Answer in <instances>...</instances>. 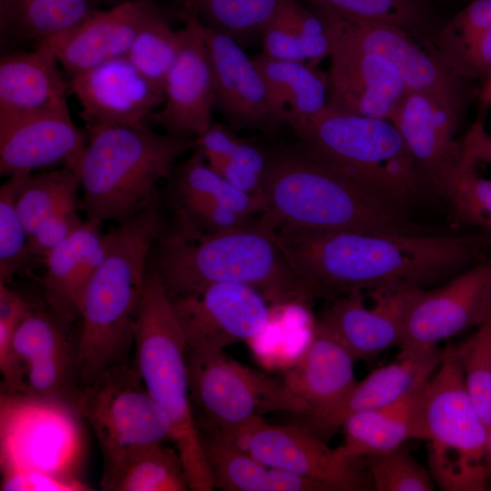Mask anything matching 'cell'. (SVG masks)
Returning <instances> with one entry per match:
<instances>
[{
    "mask_svg": "<svg viewBox=\"0 0 491 491\" xmlns=\"http://www.w3.org/2000/svg\"><path fill=\"white\" fill-rule=\"evenodd\" d=\"M315 298L427 288L486 257L491 235L427 232H309L268 227Z\"/></svg>",
    "mask_w": 491,
    "mask_h": 491,
    "instance_id": "1",
    "label": "cell"
},
{
    "mask_svg": "<svg viewBox=\"0 0 491 491\" xmlns=\"http://www.w3.org/2000/svg\"><path fill=\"white\" fill-rule=\"evenodd\" d=\"M150 267L171 298L219 283L256 288L270 305L309 304L315 297L269 230L253 224L205 233L175 222L160 233Z\"/></svg>",
    "mask_w": 491,
    "mask_h": 491,
    "instance_id": "2",
    "label": "cell"
},
{
    "mask_svg": "<svg viewBox=\"0 0 491 491\" xmlns=\"http://www.w3.org/2000/svg\"><path fill=\"white\" fill-rule=\"evenodd\" d=\"M163 228L161 216L153 208L105 233V256L78 306L81 327L76 347L83 386L128 362L150 256Z\"/></svg>",
    "mask_w": 491,
    "mask_h": 491,
    "instance_id": "3",
    "label": "cell"
},
{
    "mask_svg": "<svg viewBox=\"0 0 491 491\" xmlns=\"http://www.w3.org/2000/svg\"><path fill=\"white\" fill-rule=\"evenodd\" d=\"M192 148L195 139L160 134L145 123L89 126L73 166L86 219L120 224L156 208L160 183Z\"/></svg>",
    "mask_w": 491,
    "mask_h": 491,
    "instance_id": "4",
    "label": "cell"
},
{
    "mask_svg": "<svg viewBox=\"0 0 491 491\" xmlns=\"http://www.w3.org/2000/svg\"><path fill=\"white\" fill-rule=\"evenodd\" d=\"M261 223L309 232H423L321 165L300 147L269 152Z\"/></svg>",
    "mask_w": 491,
    "mask_h": 491,
    "instance_id": "5",
    "label": "cell"
},
{
    "mask_svg": "<svg viewBox=\"0 0 491 491\" xmlns=\"http://www.w3.org/2000/svg\"><path fill=\"white\" fill-rule=\"evenodd\" d=\"M290 126L308 155L396 214L425 183L390 120L326 105Z\"/></svg>",
    "mask_w": 491,
    "mask_h": 491,
    "instance_id": "6",
    "label": "cell"
},
{
    "mask_svg": "<svg viewBox=\"0 0 491 491\" xmlns=\"http://www.w3.org/2000/svg\"><path fill=\"white\" fill-rule=\"evenodd\" d=\"M135 359L154 401L166 416L190 490L212 491V477L190 401L186 344L171 300L148 266L135 328Z\"/></svg>",
    "mask_w": 491,
    "mask_h": 491,
    "instance_id": "7",
    "label": "cell"
},
{
    "mask_svg": "<svg viewBox=\"0 0 491 491\" xmlns=\"http://www.w3.org/2000/svg\"><path fill=\"white\" fill-rule=\"evenodd\" d=\"M486 425L466 389L454 345L425 386L417 406L416 438L427 444L428 470L446 491L489 489Z\"/></svg>",
    "mask_w": 491,
    "mask_h": 491,
    "instance_id": "8",
    "label": "cell"
},
{
    "mask_svg": "<svg viewBox=\"0 0 491 491\" xmlns=\"http://www.w3.org/2000/svg\"><path fill=\"white\" fill-rule=\"evenodd\" d=\"M192 412L198 434L232 441L256 419L272 412L302 415L306 405L283 379L225 355L186 348Z\"/></svg>",
    "mask_w": 491,
    "mask_h": 491,
    "instance_id": "9",
    "label": "cell"
},
{
    "mask_svg": "<svg viewBox=\"0 0 491 491\" xmlns=\"http://www.w3.org/2000/svg\"><path fill=\"white\" fill-rule=\"evenodd\" d=\"M76 416L91 426L106 468L129 452L171 441V426L133 362L113 366L82 387Z\"/></svg>",
    "mask_w": 491,
    "mask_h": 491,
    "instance_id": "10",
    "label": "cell"
},
{
    "mask_svg": "<svg viewBox=\"0 0 491 491\" xmlns=\"http://www.w3.org/2000/svg\"><path fill=\"white\" fill-rule=\"evenodd\" d=\"M65 326L49 309L30 306L0 370L5 393L63 405L75 412L83 386L76 342Z\"/></svg>",
    "mask_w": 491,
    "mask_h": 491,
    "instance_id": "11",
    "label": "cell"
},
{
    "mask_svg": "<svg viewBox=\"0 0 491 491\" xmlns=\"http://www.w3.org/2000/svg\"><path fill=\"white\" fill-rule=\"evenodd\" d=\"M491 309V256L434 288H418L407 308L398 356L428 351L476 327Z\"/></svg>",
    "mask_w": 491,
    "mask_h": 491,
    "instance_id": "12",
    "label": "cell"
},
{
    "mask_svg": "<svg viewBox=\"0 0 491 491\" xmlns=\"http://www.w3.org/2000/svg\"><path fill=\"white\" fill-rule=\"evenodd\" d=\"M314 7V6H313ZM326 23L359 47L386 58L409 91L427 95L463 117L476 94L440 58L406 31L386 24L351 21L315 7Z\"/></svg>",
    "mask_w": 491,
    "mask_h": 491,
    "instance_id": "13",
    "label": "cell"
},
{
    "mask_svg": "<svg viewBox=\"0 0 491 491\" xmlns=\"http://www.w3.org/2000/svg\"><path fill=\"white\" fill-rule=\"evenodd\" d=\"M170 300L186 348L195 352H220L227 346L253 341L270 316L264 296L237 283L215 284Z\"/></svg>",
    "mask_w": 491,
    "mask_h": 491,
    "instance_id": "14",
    "label": "cell"
},
{
    "mask_svg": "<svg viewBox=\"0 0 491 491\" xmlns=\"http://www.w3.org/2000/svg\"><path fill=\"white\" fill-rule=\"evenodd\" d=\"M262 463L327 486L330 491L371 489L358 460L341 457L326 441L295 425H273L264 417L241 429L232 440Z\"/></svg>",
    "mask_w": 491,
    "mask_h": 491,
    "instance_id": "15",
    "label": "cell"
},
{
    "mask_svg": "<svg viewBox=\"0 0 491 491\" xmlns=\"http://www.w3.org/2000/svg\"><path fill=\"white\" fill-rule=\"evenodd\" d=\"M326 25L331 44L326 105L351 115L390 120L409 91L398 72L383 56Z\"/></svg>",
    "mask_w": 491,
    "mask_h": 491,
    "instance_id": "16",
    "label": "cell"
},
{
    "mask_svg": "<svg viewBox=\"0 0 491 491\" xmlns=\"http://www.w3.org/2000/svg\"><path fill=\"white\" fill-rule=\"evenodd\" d=\"M185 18L182 46L163 85L161 109L152 116L166 134L195 139L212 124L215 84L202 23L192 15Z\"/></svg>",
    "mask_w": 491,
    "mask_h": 491,
    "instance_id": "17",
    "label": "cell"
},
{
    "mask_svg": "<svg viewBox=\"0 0 491 491\" xmlns=\"http://www.w3.org/2000/svg\"><path fill=\"white\" fill-rule=\"evenodd\" d=\"M417 289L367 292L371 306L365 303L360 291L333 298L316 321L315 329L336 339L356 360L371 359L398 347L406 311Z\"/></svg>",
    "mask_w": 491,
    "mask_h": 491,
    "instance_id": "18",
    "label": "cell"
},
{
    "mask_svg": "<svg viewBox=\"0 0 491 491\" xmlns=\"http://www.w3.org/2000/svg\"><path fill=\"white\" fill-rule=\"evenodd\" d=\"M202 33L213 65L215 107L228 125L235 131L275 133L286 125L262 73L241 45L203 23Z\"/></svg>",
    "mask_w": 491,
    "mask_h": 491,
    "instance_id": "19",
    "label": "cell"
},
{
    "mask_svg": "<svg viewBox=\"0 0 491 491\" xmlns=\"http://www.w3.org/2000/svg\"><path fill=\"white\" fill-rule=\"evenodd\" d=\"M68 89L89 126L145 123L164 101L163 89L139 72L126 55L73 75Z\"/></svg>",
    "mask_w": 491,
    "mask_h": 491,
    "instance_id": "20",
    "label": "cell"
},
{
    "mask_svg": "<svg viewBox=\"0 0 491 491\" xmlns=\"http://www.w3.org/2000/svg\"><path fill=\"white\" fill-rule=\"evenodd\" d=\"M85 140L68 107L0 120V173L9 177L57 164L73 167Z\"/></svg>",
    "mask_w": 491,
    "mask_h": 491,
    "instance_id": "21",
    "label": "cell"
},
{
    "mask_svg": "<svg viewBox=\"0 0 491 491\" xmlns=\"http://www.w3.org/2000/svg\"><path fill=\"white\" fill-rule=\"evenodd\" d=\"M462 116L435 98L408 91L390 121L399 131L425 183L437 189L461 162L456 138Z\"/></svg>",
    "mask_w": 491,
    "mask_h": 491,
    "instance_id": "22",
    "label": "cell"
},
{
    "mask_svg": "<svg viewBox=\"0 0 491 491\" xmlns=\"http://www.w3.org/2000/svg\"><path fill=\"white\" fill-rule=\"evenodd\" d=\"M444 353L445 347L438 346L397 356L396 361L356 381L330 412L317 419L295 425L326 442L351 415L391 405L420 390L439 366Z\"/></svg>",
    "mask_w": 491,
    "mask_h": 491,
    "instance_id": "23",
    "label": "cell"
},
{
    "mask_svg": "<svg viewBox=\"0 0 491 491\" xmlns=\"http://www.w3.org/2000/svg\"><path fill=\"white\" fill-rule=\"evenodd\" d=\"M155 5L149 0H126L109 9L92 11L67 33L43 42L73 75L126 55Z\"/></svg>",
    "mask_w": 491,
    "mask_h": 491,
    "instance_id": "24",
    "label": "cell"
},
{
    "mask_svg": "<svg viewBox=\"0 0 491 491\" xmlns=\"http://www.w3.org/2000/svg\"><path fill=\"white\" fill-rule=\"evenodd\" d=\"M353 356L336 339L315 329L314 336L283 380L305 402L307 411L293 415V424L330 412L356 382Z\"/></svg>",
    "mask_w": 491,
    "mask_h": 491,
    "instance_id": "25",
    "label": "cell"
},
{
    "mask_svg": "<svg viewBox=\"0 0 491 491\" xmlns=\"http://www.w3.org/2000/svg\"><path fill=\"white\" fill-rule=\"evenodd\" d=\"M58 60L45 42L0 59V120L68 107Z\"/></svg>",
    "mask_w": 491,
    "mask_h": 491,
    "instance_id": "26",
    "label": "cell"
},
{
    "mask_svg": "<svg viewBox=\"0 0 491 491\" xmlns=\"http://www.w3.org/2000/svg\"><path fill=\"white\" fill-rule=\"evenodd\" d=\"M101 224L85 219L44 259V297L48 309L69 325L78 316V306L91 276L106 251Z\"/></svg>",
    "mask_w": 491,
    "mask_h": 491,
    "instance_id": "27",
    "label": "cell"
},
{
    "mask_svg": "<svg viewBox=\"0 0 491 491\" xmlns=\"http://www.w3.org/2000/svg\"><path fill=\"white\" fill-rule=\"evenodd\" d=\"M215 488L224 491H330L321 483L269 466L234 442L199 434Z\"/></svg>",
    "mask_w": 491,
    "mask_h": 491,
    "instance_id": "28",
    "label": "cell"
},
{
    "mask_svg": "<svg viewBox=\"0 0 491 491\" xmlns=\"http://www.w3.org/2000/svg\"><path fill=\"white\" fill-rule=\"evenodd\" d=\"M421 389L391 405L348 416L340 428L344 436L335 448L337 454L345 459L358 460L394 450L416 438Z\"/></svg>",
    "mask_w": 491,
    "mask_h": 491,
    "instance_id": "29",
    "label": "cell"
},
{
    "mask_svg": "<svg viewBox=\"0 0 491 491\" xmlns=\"http://www.w3.org/2000/svg\"><path fill=\"white\" fill-rule=\"evenodd\" d=\"M272 101L286 125L323 111L328 99V75L306 62L276 60L261 54L253 58Z\"/></svg>",
    "mask_w": 491,
    "mask_h": 491,
    "instance_id": "30",
    "label": "cell"
},
{
    "mask_svg": "<svg viewBox=\"0 0 491 491\" xmlns=\"http://www.w3.org/2000/svg\"><path fill=\"white\" fill-rule=\"evenodd\" d=\"M101 486L110 491L190 490L179 453L165 443L135 449L104 468Z\"/></svg>",
    "mask_w": 491,
    "mask_h": 491,
    "instance_id": "31",
    "label": "cell"
},
{
    "mask_svg": "<svg viewBox=\"0 0 491 491\" xmlns=\"http://www.w3.org/2000/svg\"><path fill=\"white\" fill-rule=\"evenodd\" d=\"M170 180L169 194L173 205L193 202L215 203L247 217L263 213L264 205L260 199L223 178L208 165L197 149L175 168Z\"/></svg>",
    "mask_w": 491,
    "mask_h": 491,
    "instance_id": "32",
    "label": "cell"
},
{
    "mask_svg": "<svg viewBox=\"0 0 491 491\" xmlns=\"http://www.w3.org/2000/svg\"><path fill=\"white\" fill-rule=\"evenodd\" d=\"M311 6L341 18L386 24L412 35L426 49L433 47L436 29L431 12L423 0H305Z\"/></svg>",
    "mask_w": 491,
    "mask_h": 491,
    "instance_id": "33",
    "label": "cell"
},
{
    "mask_svg": "<svg viewBox=\"0 0 491 491\" xmlns=\"http://www.w3.org/2000/svg\"><path fill=\"white\" fill-rule=\"evenodd\" d=\"M92 10L89 0H4V20L17 35L38 43L58 37Z\"/></svg>",
    "mask_w": 491,
    "mask_h": 491,
    "instance_id": "34",
    "label": "cell"
},
{
    "mask_svg": "<svg viewBox=\"0 0 491 491\" xmlns=\"http://www.w3.org/2000/svg\"><path fill=\"white\" fill-rule=\"evenodd\" d=\"M286 0H185L189 15L241 45L261 36Z\"/></svg>",
    "mask_w": 491,
    "mask_h": 491,
    "instance_id": "35",
    "label": "cell"
},
{
    "mask_svg": "<svg viewBox=\"0 0 491 491\" xmlns=\"http://www.w3.org/2000/svg\"><path fill=\"white\" fill-rule=\"evenodd\" d=\"M18 175L15 204L29 236L48 216L65 205L77 202L79 182L70 165Z\"/></svg>",
    "mask_w": 491,
    "mask_h": 491,
    "instance_id": "36",
    "label": "cell"
},
{
    "mask_svg": "<svg viewBox=\"0 0 491 491\" xmlns=\"http://www.w3.org/2000/svg\"><path fill=\"white\" fill-rule=\"evenodd\" d=\"M182 44V28L175 29L155 5L139 28L126 56L139 72L163 89L165 76Z\"/></svg>",
    "mask_w": 491,
    "mask_h": 491,
    "instance_id": "37",
    "label": "cell"
},
{
    "mask_svg": "<svg viewBox=\"0 0 491 491\" xmlns=\"http://www.w3.org/2000/svg\"><path fill=\"white\" fill-rule=\"evenodd\" d=\"M436 191L448 203L457 222L491 235V179L479 175L476 166L460 162Z\"/></svg>",
    "mask_w": 491,
    "mask_h": 491,
    "instance_id": "38",
    "label": "cell"
},
{
    "mask_svg": "<svg viewBox=\"0 0 491 491\" xmlns=\"http://www.w3.org/2000/svg\"><path fill=\"white\" fill-rule=\"evenodd\" d=\"M456 347L466 389L487 427L491 422V309L474 333Z\"/></svg>",
    "mask_w": 491,
    "mask_h": 491,
    "instance_id": "39",
    "label": "cell"
},
{
    "mask_svg": "<svg viewBox=\"0 0 491 491\" xmlns=\"http://www.w3.org/2000/svg\"><path fill=\"white\" fill-rule=\"evenodd\" d=\"M371 486L377 491H433L436 484L404 446L364 457Z\"/></svg>",
    "mask_w": 491,
    "mask_h": 491,
    "instance_id": "40",
    "label": "cell"
},
{
    "mask_svg": "<svg viewBox=\"0 0 491 491\" xmlns=\"http://www.w3.org/2000/svg\"><path fill=\"white\" fill-rule=\"evenodd\" d=\"M19 175L0 187V282L7 281L29 260V235L17 212Z\"/></svg>",
    "mask_w": 491,
    "mask_h": 491,
    "instance_id": "41",
    "label": "cell"
},
{
    "mask_svg": "<svg viewBox=\"0 0 491 491\" xmlns=\"http://www.w3.org/2000/svg\"><path fill=\"white\" fill-rule=\"evenodd\" d=\"M296 0H286L261 33L263 53L267 57L306 62L296 17Z\"/></svg>",
    "mask_w": 491,
    "mask_h": 491,
    "instance_id": "42",
    "label": "cell"
},
{
    "mask_svg": "<svg viewBox=\"0 0 491 491\" xmlns=\"http://www.w3.org/2000/svg\"><path fill=\"white\" fill-rule=\"evenodd\" d=\"M436 55L457 76L486 83L491 77V28Z\"/></svg>",
    "mask_w": 491,
    "mask_h": 491,
    "instance_id": "43",
    "label": "cell"
},
{
    "mask_svg": "<svg viewBox=\"0 0 491 491\" xmlns=\"http://www.w3.org/2000/svg\"><path fill=\"white\" fill-rule=\"evenodd\" d=\"M491 28V0H473L436 33L432 52L456 47Z\"/></svg>",
    "mask_w": 491,
    "mask_h": 491,
    "instance_id": "44",
    "label": "cell"
},
{
    "mask_svg": "<svg viewBox=\"0 0 491 491\" xmlns=\"http://www.w3.org/2000/svg\"><path fill=\"white\" fill-rule=\"evenodd\" d=\"M83 221L77 213V202L65 205L45 220L29 236L28 256L42 260L64 242Z\"/></svg>",
    "mask_w": 491,
    "mask_h": 491,
    "instance_id": "45",
    "label": "cell"
},
{
    "mask_svg": "<svg viewBox=\"0 0 491 491\" xmlns=\"http://www.w3.org/2000/svg\"><path fill=\"white\" fill-rule=\"evenodd\" d=\"M296 17L298 35L306 63L316 67L330 56L331 44L326 23L315 7L296 2Z\"/></svg>",
    "mask_w": 491,
    "mask_h": 491,
    "instance_id": "46",
    "label": "cell"
},
{
    "mask_svg": "<svg viewBox=\"0 0 491 491\" xmlns=\"http://www.w3.org/2000/svg\"><path fill=\"white\" fill-rule=\"evenodd\" d=\"M30 306L6 283L0 282V369L7 363L15 333Z\"/></svg>",
    "mask_w": 491,
    "mask_h": 491,
    "instance_id": "47",
    "label": "cell"
},
{
    "mask_svg": "<svg viewBox=\"0 0 491 491\" xmlns=\"http://www.w3.org/2000/svg\"><path fill=\"white\" fill-rule=\"evenodd\" d=\"M203 156L208 165L231 185L263 202L264 178L261 175L225 156Z\"/></svg>",
    "mask_w": 491,
    "mask_h": 491,
    "instance_id": "48",
    "label": "cell"
},
{
    "mask_svg": "<svg viewBox=\"0 0 491 491\" xmlns=\"http://www.w3.org/2000/svg\"><path fill=\"white\" fill-rule=\"evenodd\" d=\"M461 163L476 166L477 164L491 165V133L482 120H476L460 139Z\"/></svg>",
    "mask_w": 491,
    "mask_h": 491,
    "instance_id": "49",
    "label": "cell"
},
{
    "mask_svg": "<svg viewBox=\"0 0 491 491\" xmlns=\"http://www.w3.org/2000/svg\"><path fill=\"white\" fill-rule=\"evenodd\" d=\"M480 98L485 104L491 102V77L484 84L480 91Z\"/></svg>",
    "mask_w": 491,
    "mask_h": 491,
    "instance_id": "50",
    "label": "cell"
},
{
    "mask_svg": "<svg viewBox=\"0 0 491 491\" xmlns=\"http://www.w3.org/2000/svg\"><path fill=\"white\" fill-rule=\"evenodd\" d=\"M486 459L488 468L491 472V422L487 426L486 429Z\"/></svg>",
    "mask_w": 491,
    "mask_h": 491,
    "instance_id": "51",
    "label": "cell"
},
{
    "mask_svg": "<svg viewBox=\"0 0 491 491\" xmlns=\"http://www.w3.org/2000/svg\"><path fill=\"white\" fill-rule=\"evenodd\" d=\"M489 106H491V103H490V105H489Z\"/></svg>",
    "mask_w": 491,
    "mask_h": 491,
    "instance_id": "52",
    "label": "cell"
}]
</instances>
